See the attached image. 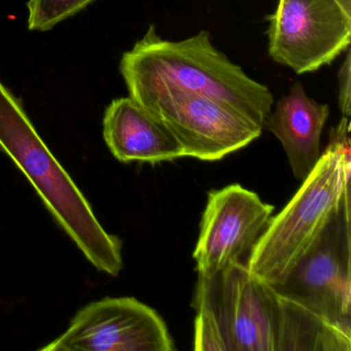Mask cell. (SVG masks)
<instances>
[{
	"label": "cell",
	"mask_w": 351,
	"mask_h": 351,
	"mask_svg": "<svg viewBox=\"0 0 351 351\" xmlns=\"http://www.w3.org/2000/svg\"><path fill=\"white\" fill-rule=\"evenodd\" d=\"M104 138L122 163L154 165L186 157L182 143L168 127L130 96L112 100L106 108Z\"/></svg>",
	"instance_id": "30bf717a"
},
{
	"label": "cell",
	"mask_w": 351,
	"mask_h": 351,
	"mask_svg": "<svg viewBox=\"0 0 351 351\" xmlns=\"http://www.w3.org/2000/svg\"><path fill=\"white\" fill-rule=\"evenodd\" d=\"M120 71L134 100L164 90L208 96L258 126H264L274 97L268 87L248 77L202 30L180 42L163 40L151 25L121 59Z\"/></svg>",
	"instance_id": "7a4b0ae2"
},
{
	"label": "cell",
	"mask_w": 351,
	"mask_h": 351,
	"mask_svg": "<svg viewBox=\"0 0 351 351\" xmlns=\"http://www.w3.org/2000/svg\"><path fill=\"white\" fill-rule=\"evenodd\" d=\"M349 131V118L342 117L317 165L258 238L248 268L264 282L273 285L291 268L351 195Z\"/></svg>",
	"instance_id": "277c9868"
},
{
	"label": "cell",
	"mask_w": 351,
	"mask_h": 351,
	"mask_svg": "<svg viewBox=\"0 0 351 351\" xmlns=\"http://www.w3.org/2000/svg\"><path fill=\"white\" fill-rule=\"evenodd\" d=\"M273 211L274 206L239 184L210 191L193 252L199 276H209L233 264L248 266Z\"/></svg>",
	"instance_id": "9c48e42d"
},
{
	"label": "cell",
	"mask_w": 351,
	"mask_h": 351,
	"mask_svg": "<svg viewBox=\"0 0 351 351\" xmlns=\"http://www.w3.org/2000/svg\"><path fill=\"white\" fill-rule=\"evenodd\" d=\"M135 101L168 127L186 157L217 161L262 135V127L201 94L169 89Z\"/></svg>",
	"instance_id": "52a82bcc"
},
{
	"label": "cell",
	"mask_w": 351,
	"mask_h": 351,
	"mask_svg": "<svg viewBox=\"0 0 351 351\" xmlns=\"http://www.w3.org/2000/svg\"><path fill=\"white\" fill-rule=\"evenodd\" d=\"M95 0H29L27 3L28 28L32 32L53 29L89 7Z\"/></svg>",
	"instance_id": "7c38bea8"
},
{
	"label": "cell",
	"mask_w": 351,
	"mask_h": 351,
	"mask_svg": "<svg viewBox=\"0 0 351 351\" xmlns=\"http://www.w3.org/2000/svg\"><path fill=\"white\" fill-rule=\"evenodd\" d=\"M268 21L269 55L297 73L330 64L350 46L351 12L339 0H279Z\"/></svg>",
	"instance_id": "8992f818"
},
{
	"label": "cell",
	"mask_w": 351,
	"mask_h": 351,
	"mask_svg": "<svg viewBox=\"0 0 351 351\" xmlns=\"http://www.w3.org/2000/svg\"><path fill=\"white\" fill-rule=\"evenodd\" d=\"M0 149L26 176L59 227L100 272L124 268L123 242L108 233L89 201L36 131L18 99L0 82Z\"/></svg>",
	"instance_id": "3957f363"
},
{
	"label": "cell",
	"mask_w": 351,
	"mask_h": 351,
	"mask_svg": "<svg viewBox=\"0 0 351 351\" xmlns=\"http://www.w3.org/2000/svg\"><path fill=\"white\" fill-rule=\"evenodd\" d=\"M196 351H350L351 336L279 297L247 265L199 276Z\"/></svg>",
	"instance_id": "6da1fadb"
},
{
	"label": "cell",
	"mask_w": 351,
	"mask_h": 351,
	"mask_svg": "<svg viewBox=\"0 0 351 351\" xmlns=\"http://www.w3.org/2000/svg\"><path fill=\"white\" fill-rule=\"evenodd\" d=\"M346 57L343 64L341 65L340 71L338 73L339 79V108L343 117L349 118L351 114V89H350V77H351V56L350 50L347 49Z\"/></svg>",
	"instance_id": "4fadbf2b"
},
{
	"label": "cell",
	"mask_w": 351,
	"mask_h": 351,
	"mask_svg": "<svg viewBox=\"0 0 351 351\" xmlns=\"http://www.w3.org/2000/svg\"><path fill=\"white\" fill-rule=\"evenodd\" d=\"M339 1L344 5L345 9L351 12V0H339Z\"/></svg>",
	"instance_id": "5bb4252c"
},
{
	"label": "cell",
	"mask_w": 351,
	"mask_h": 351,
	"mask_svg": "<svg viewBox=\"0 0 351 351\" xmlns=\"http://www.w3.org/2000/svg\"><path fill=\"white\" fill-rule=\"evenodd\" d=\"M269 285L351 336V195L291 268Z\"/></svg>",
	"instance_id": "5b68a950"
},
{
	"label": "cell",
	"mask_w": 351,
	"mask_h": 351,
	"mask_svg": "<svg viewBox=\"0 0 351 351\" xmlns=\"http://www.w3.org/2000/svg\"><path fill=\"white\" fill-rule=\"evenodd\" d=\"M163 318L132 297L104 298L75 314L69 328L40 351H173Z\"/></svg>",
	"instance_id": "ba28073f"
},
{
	"label": "cell",
	"mask_w": 351,
	"mask_h": 351,
	"mask_svg": "<svg viewBox=\"0 0 351 351\" xmlns=\"http://www.w3.org/2000/svg\"><path fill=\"white\" fill-rule=\"evenodd\" d=\"M328 116V104L310 98L297 82L265 121L263 129L280 141L297 180H305L319 161L320 139Z\"/></svg>",
	"instance_id": "8fae6325"
}]
</instances>
